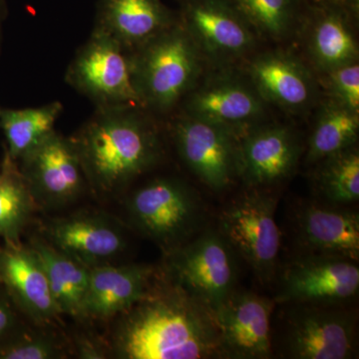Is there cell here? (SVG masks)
Returning <instances> with one entry per match:
<instances>
[{
    "instance_id": "cell-1",
    "label": "cell",
    "mask_w": 359,
    "mask_h": 359,
    "mask_svg": "<svg viewBox=\"0 0 359 359\" xmlns=\"http://www.w3.org/2000/svg\"><path fill=\"white\" fill-rule=\"evenodd\" d=\"M113 347L123 359L222 358L214 313L180 285L149 292L122 313Z\"/></svg>"
},
{
    "instance_id": "cell-2",
    "label": "cell",
    "mask_w": 359,
    "mask_h": 359,
    "mask_svg": "<svg viewBox=\"0 0 359 359\" xmlns=\"http://www.w3.org/2000/svg\"><path fill=\"white\" fill-rule=\"evenodd\" d=\"M141 109L135 105L97 107L71 137L87 185L96 192L121 190L159 160V137Z\"/></svg>"
},
{
    "instance_id": "cell-3",
    "label": "cell",
    "mask_w": 359,
    "mask_h": 359,
    "mask_svg": "<svg viewBox=\"0 0 359 359\" xmlns=\"http://www.w3.org/2000/svg\"><path fill=\"white\" fill-rule=\"evenodd\" d=\"M132 79L143 108L166 112L193 86L200 71L197 44L174 25L131 52Z\"/></svg>"
},
{
    "instance_id": "cell-4",
    "label": "cell",
    "mask_w": 359,
    "mask_h": 359,
    "mask_svg": "<svg viewBox=\"0 0 359 359\" xmlns=\"http://www.w3.org/2000/svg\"><path fill=\"white\" fill-rule=\"evenodd\" d=\"M131 52L94 27L66 71V82L96 107H142L132 79Z\"/></svg>"
},
{
    "instance_id": "cell-5",
    "label": "cell",
    "mask_w": 359,
    "mask_h": 359,
    "mask_svg": "<svg viewBox=\"0 0 359 359\" xmlns=\"http://www.w3.org/2000/svg\"><path fill=\"white\" fill-rule=\"evenodd\" d=\"M276 208L268 194L248 193L226 205L219 218V233L264 283L275 275L280 252Z\"/></svg>"
},
{
    "instance_id": "cell-6",
    "label": "cell",
    "mask_w": 359,
    "mask_h": 359,
    "mask_svg": "<svg viewBox=\"0 0 359 359\" xmlns=\"http://www.w3.org/2000/svg\"><path fill=\"white\" fill-rule=\"evenodd\" d=\"M128 214L136 228L173 250L199 223L200 204L193 191L176 179L162 178L135 191Z\"/></svg>"
},
{
    "instance_id": "cell-7",
    "label": "cell",
    "mask_w": 359,
    "mask_h": 359,
    "mask_svg": "<svg viewBox=\"0 0 359 359\" xmlns=\"http://www.w3.org/2000/svg\"><path fill=\"white\" fill-rule=\"evenodd\" d=\"M175 282L212 313L235 290L233 250L219 231H209L172 250Z\"/></svg>"
},
{
    "instance_id": "cell-8",
    "label": "cell",
    "mask_w": 359,
    "mask_h": 359,
    "mask_svg": "<svg viewBox=\"0 0 359 359\" xmlns=\"http://www.w3.org/2000/svg\"><path fill=\"white\" fill-rule=\"evenodd\" d=\"M35 204L60 209L84 192L86 178L70 138L54 130L18 161Z\"/></svg>"
},
{
    "instance_id": "cell-9",
    "label": "cell",
    "mask_w": 359,
    "mask_h": 359,
    "mask_svg": "<svg viewBox=\"0 0 359 359\" xmlns=\"http://www.w3.org/2000/svg\"><path fill=\"white\" fill-rule=\"evenodd\" d=\"M283 348L290 358L347 359L355 349V320L339 304H292Z\"/></svg>"
},
{
    "instance_id": "cell-10",
    "label": "cell",
    "mask_w": 359,
    "mask_h": 359,
    "mask_svg": "<svg viewBox=\"0 0 359 359\" xmlns=\"http://www.w3.org/2000/svg\"><path fill=\"white\" fill-rule=\"evenodd\" d=\"M359 269L346 257L308 254L283 276L282 304H341L358 294Z\"/></svg>"
},
{
    "instance_id": "cell-11",
    "label": "cell",
    "mask_w": 359,
    "mask_h": 359,
    "mask_svg": "<svg viewBox=\"0 0 359 359\" xmlns=\"http://www.w3.org/2000/svg\"><path fill=\"white\" fill-rule=\"evenodd\" d=\"M174 138L179 154L210 189L222 191L230 185L238 172L236 137L218 125L193 116L175 124Z\"/></svg>"
},
{
    "instance_id": "cell-12",
    "label": "cell",
    "mask_w": 359,
    "mask_h": 359,
    "mask_svg": "<svg viewBox=\"0 0 359 359\" xmlns=\"http://www.w3.org/2000/svg\"><path fill=\"white\" fill-rule=\"evenodd\" d=\"M273 302L252 292H233L214 313L224 356L241 359L271 358Z\"/></svg>"
},
{
    "instance_id": "cell-13",
    "label": "cell",
    "mask_w": 359,
    "mask_h": 359,
    "mask_svg": "<svg viewBox=\"0 0 359 359\" xmlns=\"http://www.w3.org/2000/svg\"><path fill=\"white\" fill-rule=\"evenodd\" d=\"M0 283L16 309L36 325L60 316L41 262L29 245L6 243L0 249Z\"/></svg>"
},
{
    "instance_id": "cell-14",
    "label": "cell",
    "mask_w": 359,
    "mask_h": 359,
    "mask_svg": "<svg viewBox=\"0 0 359 359\" xmlns=\"http://www.w3.org/2000/svg\"><path fill=\"white\" fill-rule=\"evenodd\" d=\"M47 235L53 247L89 269L105 264L127 245L122 229L95 212L55 219L47 226Z\"/></svg>"
},
{
    "instance_id": "cell-15",
    "label": "cell",
    "mask_w": 359,
    "mask_h": 359,
    "mask_svg": "<svg viewBox=\"0 0 359 359\" xmlns=\"http://www.w3.org/2000/svg\"><path fill=\"white\" fill-rule=\"evenodd\" d=\"M301 243L309 254L327 255L358 261L359 217L356 212L335 205L311 204L297 218Z\"/></svg>"
},
{
    "instance_id": "cell-16",
    "label": "cell",
    "mask_w": 359,
    "mask_h": 359,
    "mask_svg": "<svg viewBox=\"0 0 359 359\" xmlns=\"http://www.w3.org/2000/svg\"><path fill=\"white\" fill-rule=\"evenodd\" d=\"M152 271L140 264L90 269L85 318L107 320L128 311L150 292Z\"/></svg>"
},
{
    "instance_id": "cell-17",
    "label": "cell",
    "mask_w": 359,
    "mask_h": 359,
    "mask_svg": "<svg viewBox=\"0 0 359 359\" xmlns=\"http://www.w3.org/2000/svg\"><path fill=\"white\" fill-rule=\"evenodd\" d=\"M297 159V142L289 130H257L238 146V173L250 185L275 183L292 171Z\"/></svg>"
},
{
    "instance_id": "cell-18",
    "label": "cell",
    "mask_w": 359,
    "mask_h": 359,
    "mask_svg": "<svg viewBox=\"0 0 359 359\" xmlns=\"http://www.w3.org/2000/svg\"><path fill=\"white\" fill-rule=\"evenodd\" d=\"M173 25L160 0H100L95 27L133 51Z\"/></svg>"
},
{
    "instance_id": "cell-19",
    "label": "cell",
    "mask_w": 359,
    "mask_h": 359,
    "mask_svg": "<svg viewBox=\"0 0 359 359\" xmlns=\"http://www.w3.org/2000/svg\"><path fill=\"white\" fill-rule=\"evenodd\" d=\"M187 109L189 115L218 125L236 137L238 130L259 117L262 104L244 85L219 81L195 92L189 99Z\"/></svg>"
},
{
    "instance_id": "cell-20",
    "label": "cell",
    "mask_w": 359,
    "mask_h": 359,
    "mask_svg": "<svg viewBox=\"0 0 359 359\" xmlns=\"http://www.w3.org/2000/svg\"><path fill=\"white\" fill-rule=\"evenodd\" d=\"M185 29L196 42L219 54H238L252 43L249 28L217 0H190L185 7Z\"/></svg>"
},
{
    "instance_id": "cell-21",
    "label": "cell",
    "mask_w": 359,
    "mask_h": 359,
    "mask_svg": "<svg viewBox=\"0 0 359 359\" xmlns=\"http://www.w3.org/2000/svg\"><path fill=\"white\" fill-rule=\"evenodd\" d=\"M29 247L41 262L59 313L85 318L84 302L90 269L43 238H33Z\"/></svg>"
},
{
    "instance_id": "cell-22",
    "label": "cell",
    "mask_w": 359,
    "mask_h": 359,
    "mask_svg": "<svg viewBox=\"0 0 359 359\" xmlns=\"http://www.w3.org/2000/svg\"><path fill=\"white\" fill-rule=\"evenodd\" d=\"M252 81L259 94L283 107L299 108L311 97V84L304 70L289 58L266 55L250 67Z\"/></svg>"
},
{
    "instance_id": "cell-23",
    "label": "cell",
    "mask_w": 359,
    "mask_h": 359,
    "mask_svg": "<svg viewBox=\"0 0 359 359\" xmlns=\"http://www.w3.org/2000/svg\"><path fill=\"white\" fill-rule=\"evenodd\" d=\"M62 109V104L58 101L25 109L0 107V129L6 141L4 152L18 162L25 153L54 131Z\"/></svg>"
},
{
    "instance_id": "cell-24",
    "label": "cell",
    "mask_w": 359,
    "mask_h": 359,
    "mask_svg": "<svg viewBox=\"0 0 359 359\" xmlns=\"http://www.w3.org/2000/svg\"><path fill=\"white\" fill-rule=\"evenodd\" d=\"M35 207L18 162L4 152L0 169V238L18 243Z\"/></svg>"
},
{
    "instance_id": "cell-25",
    "label": "cell",
    "mask_w": 359,
    "mask_h": 359,
    "mask_svg": "<svg viewBox=\"0 0 359 359\" xmlns=\"http://www.w3.org/2000/svg\"><path fill=\"white\" fill-rule=\"evenodd\" d=\"M358 129V112L341 104L327 108L311 135L309 160L320 162L328 156L351 147L356 140Z\"/></svg>"
},
{
    "instance_id": "cell-26",
    "label": "cell",
    "mask_w": 359,
    "mask_h": 359,
    "mask_svg": "<svg viewBox=\"0 0 359 359\" xmlns=\"http://www.w3.org/2000/svg\"><path fill=\"white\" fill-rule=\"evenodd\" d=\"M318 188L330 204L346 205L359 198V154L353 146L325 158Z\"/></svg>"
},
{
    "instance_id": "cell-27",
    "label": "cell",
    "mask_w": 359,
    "mask_h": 359,
    "mask_svg": "<svg viewBox=\"0 0 359 359\" xmlns=\"http://www.w3.org/2000/svg\"><path fill=\"white\" fill-rule=\"evenodd\" d=\"M313 47L321 65L334 68L354 62L358 49L353 35L339 16L328 14L314 29Z\"/></svg>"
},
{
    "instance_id": "cell-28",
    "label": "cell",
    "mask_w": 359,
    "mask_h": 359,
    "mask_svg": "<svg viewBox=\"0 0 359 359\" xmlns=\"http://www.w3.org/2000/svg\"><path fill=\"white\" fill-rule=\"evenodd\" d=\"M65 355L53 335L23 330L21 327L0 342V359H58Z\"/></svg>"
},
{
    "instance_id": "cell-29",
    "label": "cell",
    "mask_w": 359,
    "mask_h": 359,
    "mask_svg": "<svg viewBox=\"0 0 359 359\" xmlns=\"http://www.w3.org/2000/svg\"><path fill=\"white\" fill-rule=\"evenodd\" d=\"M240 13L255 27L266 34L278 36L289 27L290 0H235Z\"/></svg>"
},
{
    "instance_id": "cell-30",
    "label": "cell",
    "mask_w": 359,
    "mask_h": 359,
    "mask_svg": "<svg viewBox=\"0 0 359 359\" xmlns=\"http://www.w3.org/2000/svg\"><path fill=\"white\" fill-rule=\"evenodd\" d=\"M332 88L340 104L358 112L359 109V66L358 63L334 68L332 74Z\"/></svg>"
},
{
    "instance_id": "cell-31",
    "label": "cell",
    "mask_w": 359,
    "mask_h": 359,
    "mask_svg": "<svg viewBox=\"0 0 359 359\" xmlns=\"http://www.w3.org/2000/svg\"><path fill=\"white\" fill-rule=\"evenodd\" d=\"M18 311L0 283V342L20 327Z\"/></svg>"
},
{
    "instance_id": "cell-32",
    "label": "cell",
    "mask_w": 359,
    "mask_h": 359,
    "mask_svg": "<svg viewBox=\"0 0 359 359\" xmlns=\"http://www.w3.org/2000/svg\"><path fill=\"white\" fill-rule=\"evenodd\" d=\"M6 16V4H4V0H0V49H1L2 42V28H4V20Z\"/></svg>"
},
{
    "instance_id": "cell-33",
    "label": "cell",
    "mask_w": 359,
    "mask_h": 359,
    "mask_svg": "<svg viewBox=\"0 0 359 359\" xmlns=\"http://www.w3.org/2000/svg\"><path fill=\"white\" fill-rule=\"evenodd\" d=\"M0 169H1V162H0Z\"/></svg>"
}]
</instances>
